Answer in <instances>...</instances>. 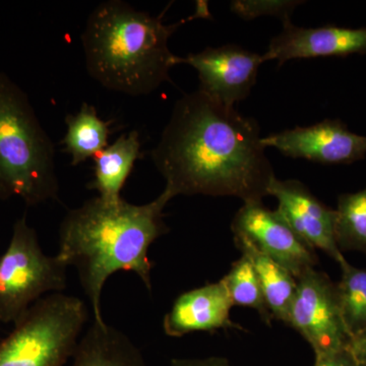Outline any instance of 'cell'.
<instances>
[{
	"label": "cell",
	"instance_id": "603a6c76",
	"mask_svg": "<svg viewBox=\"0 0 366 366\" xmlns=\"http://www.w3.org/2000/svg\"><path fill=\"white\" fill-rule=\"evenodd\" d=\"M170 366H232L227 358L211 356L206 358H174Z\"/></svg>",
	"mask_w": 366,
	"mask_h": 366
},
{
	"label": "cell",
	"instance_id": "ac0fdd59",
	"mask_svg": "<svg viewBox=\"0 0 366 366\" xmlns=\"http://www.w3.org/2000/svg\"><path fill=\"white\" fill-rule=\"evenodd\" d=\"M335 211L339 249L366 254V187L340 194Z\"/></svg>",
	"mask_w": 366,
	"mask_h": 366
},
{
	"label": "cell",
	"instance_id": "5bb4252c",
	"mask_svg": "<svg viewBox=\"0 0 366 366\" xmlns=\"http://www.w3.org/2000/svg\"><path fill=\"white\" fill-rule=\"evenodd\" d=\"M71 358V366H148L134 342L106 322H93Z\"/></svg>",
	"mask_w": 366,
	"mask_h": 366
},
{
	"label": "cell",
	"instance_id": "4fadbf2b",
	"mask_svg": "<svg viewBox=\"0 0 366 366\" xmlns=\"http://www.w3.org/2000/svg\"><path fill=\"white\" fill-rule=\"evenodd\" d=\"M234 307L222 280L178 296L163 319V331L172 338L196 332L238 327L230 319Z\"/></svg>",
	"mask_w": 366,
	"mask_h": 366
},
{
	"label": "cell",
	"instance_id": "52a82bcc",
	"mask_svg": "<svg viewBox=\"0 0 366 366\" xmlns=\"http://www.w3.org/2000/svg\"><path fill=\"white\" fill-rule=\"evenodd\" d=\"M296 280L288 326L305 339L315 355L349 348L351 338L342 317L337 284L315 269Z\"/></svg>",
	"mask_w": 366,
	"mask_h": 366
},
{
	"label": "cell",
	"instance_id": "44dd1931",
	"mask_svg": "<svg viewBox=\"0 0 366 366\" xmlns=\"http://www.w3.org/2000/svg\"><path fill=\"white\" fill-rule=\"evenodd\" d=\"M303 1L295 0H236L231 2L230 9L245 21L262 16H278L282 21L290 20L296 7Z\"/></svg>",
	"mask_w": 366,
	"mask_h": 366
},
{
	"label": "cell",
	"instance_id": "7c38bea8",
	"mask_svg": "<svg viewBox=\"0 0 366 366\" xmlns=\"http://www.w3.org/2000/svg\"><path fill=\"white\" fill-rule=\"evenodd\" d=\"M366 55V28L325 26H298L284 21L283 30L269 41L262 61L276 60L279 66L289 60L315 57Z\"/></svg>",
	"mask_w": 366,
	"mask_h": 366
},
{
	"label": "cell",
	"instance_id": "9c48e42d",
	"mask_svg": "<svg viewBox=\"0 0 366 366\" xmlns=\"http://www.w3.org/2000/svg\"><path fill=\"white\" fill-rule=\"evenodd\" d=\"M231 229L233 234L249 239L296 279L315 269L319 262L315 249L302 242L278 213L266 208L262 201L243 204L233 219Z\"/></svg>",
	"mask_w": 366,
	"mask_h": 366
},
{
	"label": "cell",
	"instance_id": "7402d4cb",
	"mask_svg": "<svg viewBox=\"0 0 366 366\" xmlns=\"http://www.w3.org/2000/svg\"><path fill=\"white\" fill-rule=\"evenodd\" d=\"M315 356L314 366H358L357 361L349 348Z\"/></svg>",
	"mask_w": 366,
	"mask_h": 366
},
{
	"label": "cell",
	"instance_id": "30bf717a",
	"mask_svg": "<svg viewBox=\"0 0 366 366\" xmlns=\"http://www.w3.org/2000/svg\"><path fill=\"white\" fill-rule=\"evenodd\" d=\"M262 144L286 157L320 164H352L366 157V136L349 131L339 119L271 134L262 137Z\"/></svg>",
	"mask_w": 366,
	"mask_h": 366
},
{
	"label": "cell",
	"instance_id": "7a4b0ae2",
	"mask_svg": "<svg viewBox=\"0 0 366 366\" xmlns=\"http://www.w3.org/2000/svg\"><path fill=\"white\" fill-rule=\"evenodd\" d=\"M172 199L165 189L144 204H129L124 199L107 202L97 196L64 216L56 257L67 268L74 267L78 272L94 322H105L101 310L103 288L117 272L136 274L151 292L153 262L149 249L169 231L163 211Z\"/></svg>",
	"mask_w": 366,
	"mask_h": 366
},
{
	"label": "cell",
	"instance_id": "8fae6325",
	"mask_svg": "<svg viewBox=\"0 0 366 366\" xmlns=\"http://www.w3.org/2000/svg\"><path fill=\"white\" fill-rule=\"evenodd\" d=\"M268 196L276 197L274 211L312 249H320L341 264L346 261L336 240V211L295 179H272Z\"/></svg>",
	"mask_w": 366,
	"mask_h": 366
},
{
	"label": "cell",
	"instance_id": "d4e9b609",
	"mask_svg": "<svg viewBox=\"0 0 366 366\" xmlns=\"http://www.w3.org/2000/svg\"><path fill=\"white\" fill-rule=\"evenodd\" d=\"M358 366H366V365H360V363H358Z\"/></svg>",
	"mask_w": 366,
	"mask_h": 366
},
{
	"label": "cell",
	"instance_id": "ffe728a7",
	"mask_svg": "<svg viewBox=\"0 0 366 366\" xmlns=\"http://www.w3.org/2000/svg\"><path fill=\"white\" fill-rule=\"evenodd\" d=\"M233 305L252 308L266 324L271 325L273 317L266 302L261 282L252 262L242 255L233 262L230 271L222 279Z\"/></svg>",
	"mask_w": 366,
	"mask_h": 366
},
{
	"label": "cell",
	"instance_id": "2e32d148",
	"mask_svg": "<svg viewBox=\"0 0 366 366\" xmlns=\"http://www.w3.org/2000/svg\"><path fill=\"white\" fill-rule=\"evenodd\" d=\"M234 242L242 255L252 262L272 317L288 326L289 312L297 289L295 277L243 236L234 235Z\"/></svg>",
	"mask_w": 366,
	"mask_h": 366
},
{
	"label": "cell",
	"instance_id": "cb8c5ba5",
	"mask_svg": "<svg viewBox=\"0 0 366 366\" xmlns=\"http://www.w3.org/2000/svg\"><path fill=\"white\" fill-rule=\"evenodd\" d=\"M349 349L360 365H366V331L351 339Z\"/></svg>",
	"mask_w": 366,
	"mask_h": 366
},
{
	"label": "cell",
	"instance_id": "6da1fadb",
	"mask_svg": "<svg viewBox=\"0 0 366 366\" xmlns=\"http://www.w3.org/2000/svg\"><path fill=\"white\" fill-rule=\"evenodd\" d=\"M257 120L197 90L175 103L152 160L177 196L259 202L274 177Z\"/></svg>",
	"mask_w": 366,
	"mask_h": 366
},
{
	"label": "cell",
	"instance_id": "5b68a950",
	"mask_svg": "<svg viewBox=\"0 0 366 366\" xmlns=\"http://www.w3.org/2000/svg\"><path fill=\"white\" fill-rule=\"evenodd\" d=\"M85 301L64 292L41 298L0 342V366H64L88 320Z\"/></svg>",
	"mask_w": 366,
	"mask_h": 366
},
{
	"label": "cell",
	"instance_id": "d6986e66",
	"mask_svg": "<svg viewBox=\"0 0 366 366\" xmlns=\"http://www.w3.org/2000/svg\"><path fill=\"white\" fill-rule=\"evenodd\" d=\"M341 280L337 284L344 325L352 339L366 331V269L342 262Z\"/></svg>",
	"mask_w": 366,
	"mask_h": 366
},
{
	"label": "cell",
	"instance_id": "277c9868",
	"mask_svg": "<svg viewBox=\"0 0 366 366\" xmlns=\"http://www.w3.org/2000/svg\"><path fill=\"white\" fill-rule=\"evenodd\" d=\"M59 194L54 144L28 95L0 71V201L37 206Z\"/></svg>",
	"mask_w": 366,
	"mask_h": 366
},
{
	"label": "cell",
	"instance_id": "ba28073f",
	"mask_svg": "<svg viewBox=\"0 0 366 366\" xmlns=\"http://www.w3.org/2000/svg\"><path fill=\"white\" fill-rule=\"evenodd\" d=\"M194 67L199 74V90L218 102L234 107L249 97L257 83L262 55L240 46L208 47L187 57L178 56L177 64Z\"/></svg>",
	"mask_w": 366,
	"mask_h": 366
},
{
	"label": "cell",
	"instance_id": "3957f363",
	"mask_svg": "<svg viewBox=\"0 0 366 366\" xmlns=\"http://www.w3.org/2000/svg\"><path fill=\"white\" fill-rule=\"evenodd\" d=\"M208 13L204 4L187 20L165 25L164 13L152 16L122 0L103 2L92 11L81 34L86 71L108 90L149 95L170 81V69L177 64L168 46L171 35Z\"/></svg>",
	"mask_w": 366,
	"mask_h": 366
},
{
	"label": "cell",
	"instance_id": "8992f818",
	"mask_svg": "<svg viewBox=\"0 0 366 366\" xmlns=\"http://www.w3.org/2000/svg\"><path fill=\"white\" fill-rule=\"evenodd\" d=\"M66 269L56 255L43 252L35 229L26 215L21 217L0 254V322L14 324L48 293H61L66 288Z\"/></svg>",
	"mask_w": 366,
	"mask_h": 366
},
{
	"label": "cell",
	"instance_id": "9a60e30c",
	"mask_svg": "<svg viewBox=\"0 0 366 366\" xmlns=\"http://www.w3.org/2000/svg\"><path fill=\"white\" fill-rule=\"evenodd\" d=\"M141 158V141L137 131L122 134L117 141L98 153L94 160V178L86 185L97 190L98 197L117 202L137 159Z\"/></svg>",
	"mask_w": 366,
	"mask_h": 366
},
{
	"label": "cell",
	"instance_id": "e0dca14e",
	"mask_svg": "<svg viewBox=\"0 0 366 366\" xmlns=\"http://www.w3.org/2000/svg\"><path fill=\"white\" fill-rule=\"evenodd\" d=\"M66 124L67 131L62 144L64 151L71 155L72 166L95 157L108 147L112 122L101 119L93 105L83 103L76 114L66 115Z\"/></svg>",
	"mask_w": 366,
	"mask_h": 366
}]
</instances>
